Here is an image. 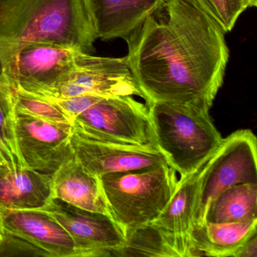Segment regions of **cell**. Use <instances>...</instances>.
Listing matches in <instances>:
<instances>
[{"mask_svg": "<svg viewBox=\"0 0 257 257\" xmlns=\"http://www.w3.org/2000/svg\"><path fill=\"white\" fill-rule=\"evenodd\" d=\"M225 37L196 0H165L125 39L144 100L211 108L229 59Z\"/></svg>", "mask_w": 257, "mask_h": 257, "instance_id": "1", "label": "cell"}, {"mask_svg": "<svg viewBox=\"0 0 257 257\" xmlns=\"http://www.w3.org/2000/svg\"><path fill=\"white\" fill-rule=\"evenodd\" d=\"M96 40L83 0H0V70L31 44L90 53Z\"/></svg>", "mask_w": 257, "mask_h": 257, "instance_id": "2", "label": "cell"}, {"mask_svg": "<svg viewBox=\"0 0 257 257\" xmlns=\"http://www.w3.org/2000/svg\"><path fill=\"white\" fill-rule=\"evenodd\" d=\"M155 141L180 177L199 168L223 138L210 118V108L197 103H147Z\"/></svg>", "mask_w": 257, "mask_h": 257, "instance_id": "3", "label": "cell"}, {"mask_svg": "<svg viewBox=\"0 0 257 257\" xmlns=\"http://www.w3.org/2000/svg\"><path fill=\"white\" fill-rule=\"evenodd\" d=\"M108 214L127 233L151 223L171 201L177 171L168 164L98 177Z\"/></svg>", "mask_w": 257, "mask_h": 257, "instance_id": "4", "label": "cell"}, {"mask_svg": "<svg viewBox=\"0 0 257 257\" xmlns=\"http://www.w3.org/2000/svg\"><path fill=\"white\" fill-rule=\"evenodd\" d=\"M33 94L53 98L82 95L104 98L139 96L144 98L126 57L106 58L82 52L70 73L52 86Z\"/></svg>", "mask_w": 257, "mask_h": 257, "instance_id": "5", "label": "cell"}, {"mask_svg": "<svg viewBox=\"0 0 257 257\" xmlns=\"http://www.w3.org/2000/svg\"><path fill=\"white\" fill-rule=\"evenodd\" d=\"M256 156L257 140L252 131L237 130L223 138L203 179L193 225L204 223L210 202L222 191L234 185L257 183Z\"/></svg>", "mask_w": 257, "mask_h": 257, "instance_id": "6", "label": "cell"}, {"mask_svg": "<svg viewBox=\"0 0 257 257\" xmlns=\"http://www.w3.org/2000/svg\"><path fill=\"white\" fill-rule=\"evenodd\" d=\"M73 126L106 141L157 147L148 106L132 96L102 99L82 112Z\"/></svg>", "mask_w": 257, "mask_h": 257, "instance_id": "7", "label": "cell"}, {"mask_svg": "<svg viewBox=\"0 0 257 257\" xmlns=\"http://www.w3.org/2000/svg\"><path fill=\"white\" fill-rule=\"evenodd\" d=\"M74 158L86 172L96 177L168 164L157 147H142L106 141L72 126Z\"/></svg>", "mask_w": 257, "mask_h": 257, "instance_id": "8", "label": "cell"}, {"mask_svg": "<svg viewBox=\"0 0 257 257\" xmlns=\"http://www.w3.org/2000/svg\"><path fill=\"white\" fill-rule=\"evenodd\" d=\"M44 212L61 224L76 246L77 257H110L112 251L125 240L122 230L107 214L89 211L52 198L43 207Z\"/></svg>", "mask_w": 257, "mask_h": 257, "instance_id": "9", "label": "cell"}, {"mask_svg": "<svg viewBox=\"0 0 257 257\" xmlns=\"http://www.w3.org/2000/svg\"><path fill=\"white\" fill-rule=\"evenodd\" d=\"M72 125L55 124L16 113V135L19 153L28 168L53 175L74 158Z\"/></svg>", "mask_w": 257, "mask_h": 257, "instance_id": "10", "label": "cell"}, {"mask_svg": "<svg viewBox=\"0 0 257 257\" xmlns=\"http://www.w3.org/2000/svg\"><path fill=\"white\" fill-rule=\"evenodd\" d=\"M80 52L59 45L35 43L24 48L0 72L15 88L37 93L70 73Z\"/></svg>", "mask_w": 257, "mask_h": 257, "instance_id": "11", "label": "cell"}, {"mask_svg": "<svg viewBox=\"0 0 257 257\" xmlns=\"http://www.w3.org/2000/svg\"><path fill=\"white\" fill-rule=\"evenodd\" d=\"M0 210L4 231L38 246L49 257H77L71 236L49 215L37 210Z\"/></svg>", "mask_w": 257, "mask_h": 257, "instance_id": "12", "label": "cell"}, {"mask_svg": "<svg viewBox=\"0 0 257 257\" xmlns=\"http://www.w3.org/2000/svg\"><path fill=\"white\" fill-rule=\"evenodd\" d=\"M96 38L125 40L165 0H83Z\"/></svg>", "mask_w": 257, "mask_h": 257, "instance_id": "13", "label": "cell"}, {"mask_svg": "<svg viewBox=\"0 0 257 257\" xmlns=\"http://www.w3.org/2000/svg\"><path fill=\"white\" fill-rule=\"evenodd\" d=\"M52 175L25 167L0 166V208L34 210L52 199Z\"/></svg>", "mask_w": 257, "mask_h": 257, "instance_id": "14", "label": "cell"}, {"mask_svg": "<svg viewBox=\"0 0 257 257\" xmlns=\"http://www.w3.org/2000/svg\"><path fill=\"white\" fill-rule=\"evenodd\" d=\"M52 198L109 215L98 177L86 172L75 158L52 175Z\"/></svg>", "mask_w": 257, "mask_h": 257, "instance_id": "15", "label": "cell"}, {"mask_svg": "<svg viewBox=\"0 0 257 257\" xmlns=\"http://www.w3.org/2000/svg\"><path fill=\"white\" fill-rule=\"evenodd\" d=\"M112 256H199L189 237L176 235L147 224L125 234L120 247L112 251Z\"/></svg>", "mask_w": 257, "mask_h": 257, "instance_id": "16", "label": "cell"}, {"mask_svg": "<svg viewBox=\"0 0 257 257\" xmlns=\"http://www.w3.org/2000/svg\"><path fill=\"white\" fill-rule=\"evenodd\" d=\"M213 154L195 171L180 177L171 201L153 223L171 234L189 237L201 183L211 165Z\"/></svg>", "mask_w": 257, "mask_h": 257, "instance_id": "17", "label": "cell"}, {"mask_svg": "<svg viewBox=\"0 0 257 257\" xmlns=\"http://www.w3.org/2000/svg\"><path fill=\"white\" fill-rule=\"evenodd\" d=\"M257 219L244 222H208L194 225L189 238L199 256H233L252 234Z\"/></svg>", "mask_w": 257, "mask_h": 257, "instance_id": "18", "label": "cell"}, {"mask_svg": "<svg viewBox=\"0 0 257 257\" xmlns=\"http://www.w3.org/2000/svg\"><path fill=\"white\" fill-rule=\"evenodd\" d=\"M257 219V183L234 185L210 202L204 222H244Z\"/></svg>", "mask_w": 257, "mask_h": 257, "instance_id": "19", "label": "cell"}, {"mask_svg": "<svg viewBox=\"0 0 257 257\" xmlns=\"http://www.w3.org/2000/svg\"><path fill=\"white\" fill-rule=\"evenodd\" d=\"M14 88L0 72V156L4 163L25 168L16 135Z\"/></svg>", "mask_w": 257, "mask_h": 257, "instance_id": "20", "label": "cell"}, {"mask_svg": "<svg viewBox=\"0 0 257 257\" xmlns=\"http://www.w3.org/2000/svg\"><path fill=\"white\" fill-rule=\"evenodd\" d=\"M13 88L16 113L30 115L55 124L73 126L67 115L49 99L19 88Z\"/></svg>", "mask_w": 257, "mask_h": 257, "instance_id": "21", "label": "cell"}, {"mask_svg": "<svg viewBox=\"0 0 257 257\" xmlns=\"http://www.w3.org/2000/svg\"><path fill=\"white\" fill-rule=\"evenodd\" d=\"M225 33L234 28L240 15L249 8L246 0H196Z\"/></svg>", "mask_w": 257, "mask_h": 257, "instance_id": "22", "label": "cell"}, {"mask_svg": "<svg viewBox=\"0 0 257 257\" xmlns=\"http://www.w3.org/2000/svg\"><path fill=\"white\" fill-rule=\"evenodd\" d=\"M49 257L38 246L4 231L0 238V257Z\"/></svg>", "mask_w": 257, "mask_h": 257, "instance_id": "23", "label": "cell"}, {"mask_svg": "<svg viewBox=\"0 0 257 257\" xmlns=\"http://www.w3.org/2000/svg\"><path fill=\"white\" fill-rule=\"evenodd\" d=\"M44 97L55 103L67 115V118L71 121L72 124L82 112L91 107L94 103L104 98V97L91 95L76 96V97H67V98Z\"/></svg>", "mask_w": 257, "mask_h": 257, "instance_id": "24", "label": "cell"}, {"mask_svg": "<svg viewBox=\"0 0 257 257\" xmlns=\"http://www.w3.org/2000/svg\"><path fill=\"white\" fill-rule=\"evenodd\" d=\"M257 233V232H256ZM252 234L234 252L233 257H256L257 234Z\"/></svg>", "mask_w": 257, "mask_h": 257, "instance_id": "25", "label": "cell"}, {"mask_svg": "<svg viewBox=\"0 0 257 257\" xmlns=\"http://www.w3.org/2000/svg\"><path fill=\"white\" fill-rule=\"evenodd\" d=\"M4 232V224H3V216L1 210H0V238L2 237Z\"/></svg>", "mask_w": 257, "mask_h": 257, "instance_id": "26", "label": "cell"}, {"mask_svg": "<svg viewBox=\"0 0 257 257\" xmlns=\"http://www.w3.org/2000/svg\"><path fill=\"white\" fill-rule=\"evenodd\" d=\"M249 7H255L257 6V0H246Z\"/></svg>", "mask_w": 257, "mask_h": 257, "instance_id": "27", "label": "cell"}, {"mask_svg": "<svg viewBox=\"0 0 257 257\" xmlns=\"http://www.w3.org/2000/svg\"><path fill=\"white\" fill-rule=\"evenodd\" d=\"M3 163H4V161H3L2 157L0 156V166H1Z\"/></svg>", "mask_w": 257, "mask_h": 257, "instance_id": "28", "label": "cell"}]
</instances>
